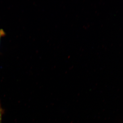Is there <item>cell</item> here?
I'll return each instance as SVG.
<instances>
[{
  "label": "cell",
  "instance_id": "1",
  "mask_svg": "<svg viewBox=\"0 0 123 123\" xmlns=\"http://www.w3.org/2000/svg\"><path fill=\"white\" fill-rule=\"evenodd\" d=\"M5 35V33L3 29H0V40L1 38L3 36Z\"/></svg>",
  "mask_w": 123,
  "mask_h": 123
},
{
  "label": "cell",
  "instance_id": "2",
  "mask_svg": "<svg viewBox=\"0 0 123 123\" xmlns=\"http://www.w3.org/2000/svg\"><path fill=\"white\" fill-rule=\"evenodd\" d=\"M1 115H2V111L0 108V123H1Z\"/></svg>",
  "mask_w": 123,
  "mask_h": 123
}]
</instances>
